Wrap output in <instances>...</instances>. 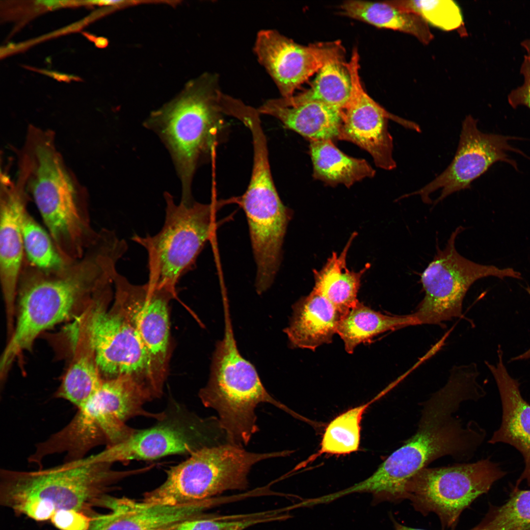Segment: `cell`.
Segmentation results:
<instances>
[{
  "mask_svg": "<svg viewBox=\"0 0 530 530\" xmlns=\"http://www.w3.org/2000/svg\"><path fill=\"white\" fill-rule=\"evenodd\" d=\"M478 375L470 366L456 367L447 383L424 402L416 432L371 475L374 489L385 502L406 500L408 481L433 460L445 455L468 460L474 455L485 431L473 421L463 424L454 414L463 401L485 394L477 381Z\"/></svg>",
  "mask_w": 530,
  "mask_h": 530,
  "instance_id": "6da1fadb",
  "label": "cell"
},
{
  "mask_svg": "<svg viewBox=\"0 0 530 530\" xmlns=\"http://www.w3.org/2000/svg\"><path fill=\"white\" fill-rule=\"evenodd\" d=\"M110 279L107 261L94 249L54 271L37 268L24 259L17 288L16 322L1 357L0 370L8 372L42 332L84 309Z\"/></svg>",
  "mask_w": 530,
  "mask_h": 530,
  "instance_id": "7a4b0ae2",
  "label": "cell"
},
{
  "mask_svg": "<svg viewBox=\"0 0 530 530\" xmlns=\"http://www.w3.org/2000/svg\"><path fill=\"white\" fill-rule=\"evenodd\" d=\"M51 131L30 126L18 179L31 194L56 247L68 263L83 257L99 231L91 223L86 193L76 185Z\"/></svg>",
  "mask_w": 530,
  "mask_h": 530,
  "instance_id": "3957f363",
  "label": "cell"
},
{
  "mask_svg": "<svg viewBox=\"0 0 530 530\" xmlns=\"http://www.w3.org/2000/svg\"><path fill=\"white\" fill-rule=\"evenodd\" d=\"M98 453L34 471H0V504L16 514L36 521L51 519L56 512L75 510L95 518L98 507H106L108 493L122 478L139 469L119 471Z\"/></svg>",
  "mask_w": 530,
  "mask_h": 530,
  "instance_id": "277c9868",
  "label": "cell"
},
{
  "mask_svg": "<svg viewBox=\"0 0 530 530\" xmlns=\"http://www.w3.org/2000/svg\"><path fill=\"white\" fill-rule=\"evenodd\" d=\"M222 93L216 75H203L188 82L178 96L153 112L145 122L169 150L181 181L182 197H192L197 167L212 151L223 126Z\"/></svg>",
  "mask_w": 530,
  "mask_h": 530,
  "instance_id": "5b68a950",
  "label": "cell"
},
{
  "mask_svg": "<svg viewBox=\"0 0 530 530\" xmlns=\"http://www.w3.org/2000/svg\"><path fill=\"white\" fill-rule=\"evenodd\" d=\"M225 330L217 342L207 384L199 396L207 407L218 414V423L230 443L247 445L259 430L255 408L267 402L293 415L294 412L267 392L254 367L240 355L234 339L228 308Z\"/></svg>",
  "mask_w": 530,
  "mask_h": 530,
  "instance_id": "8992f818",
  "label": "cell"
},
{
  "mask_svg": "<svg viewBox=\"0 0 530 530\" xmlns=\"http://www.w3.org/2000/svg\"><path fill=\"white\" fill-rule=\"evenodd\" d=\"M164 222L154 236L134 235L132 239L148 254L151 286L177 295L176 286L183 276L196 266L197 258L214 229L215 211L223 203L202 204L181 198L176 204L165 192Z\"/></svg>",
  "mask_w": 530,
  "mask_h": 530,
  "instance_id": "52a82bcc",
  "label": "cell"
},
{
  "mask_svg": "<svg viewBox=\"0 0 530 530\" xmlns=\"http://www.w3.org/2000/svg\"><path fill=\"white\" fill-rule=\"evenodd\" d=\"M166 471V478L146 492L142 501L170 506L210 500L213 496L247 487L251 467L268 458L285 456L286 451L255 453L231 443L206 446Z\"/></svg>",
  "mask_w": 530,
  "mask_h": 530,
  "instance_id": "ba28073f",
  "label": "cell"
},
{
  "mask_svg": "<svg viewBox=\"0 0 530 530\" xmlns=\"http://www.w3.org/2000/svg\"><path fill=\"white\" fill-rule=\"evenodd\" d=\"M506 474L499 464L488 458L448 467H425L407 482L406 500L424 516L436 514L443 530H454L463 511Z\"/></svg>",
  "mask_w": 530,
  "mask_h": 530,
  "instance_id": "9c48e42d",
  "label": "cell"
},
{
  "mask_svg": "<svg viewBox=\"0 0 530 530\" xmlns=\"http://www.w3.org/2000/svg\"><path fill=\"white\" fill-rule=\"evenodd\" d=\"M464 229L461 226L457 227L444 249L437 246L432 261L421 274L424 296L414 313L419 324H440L460 317L467 292L479 279L489 276L523 279L521 273L513 268L478 264L460 255L455 241Z\"/></svg>",
  "mask_w": 530,
  "mask_h": 530,
  "instance_id": "30bf717a",
  "label": "cell"
},
{
  "mask_svg": "<svg viewBox=\"0 0 530 530\" xmlns=\"http://www.w3.org/2000/svg\"><path fill=\"white\" fill-rule=\"evenodd\" d=\"M112 286L97 290L87 306L89 326L97 365L103 379L132 378L157 398L149 355L138 335L113 308L107 309Z\"/></svg>",
  "mask_w": 530,
  "mask_h": 530,
  "instance_id": "8fae6325",
  "label": "cell"
},
{
  "mask_svg": "<svg viewBox=\"0 0 530 530\" xmlns=\"http://www.w3.org/2000/svg\"><path fill=\"white\" fill-rule=\"evenodd\" d=\"M162 417L153 426L135 429L126 441L106 447L103 459L114 463L150 460L178 454L190 455L210 443V422L202 419L174 400L170 401Z\"/></svg>",
  "mask_w": 530,
  "mask_h": 530,
  "instance_id": "7c38bea8",
  "label": "cell"
},
{
  "mask_svg": "<svg viewBox=\"0 0 530 530\" xmlns=\"http://www.w3.org/2000/svg\"><path fill=\"white\" fill-rule=\"evenodd\" d=\"M113 284L111 307L136 332L149 355L155 383L162 390L170 357L169 304L176 295L148 283L132 284L118 272Z\"/></svg>",
  "mask_w": 530,
  "mask_h": 530,
  "instance_id": "4fadbf2b",
  "label": "cell"
},
{
  "mask_svg": "<svg viewBox=\"0 0 530 530\" xmlns=\"http://www.w3.org/2000/svg\"><path fill=\"white\" fill-rule=\"evenodd\" d=\"M477 124V120L472 115L467 116L462 122L455 156L448 167L422 188L405 194L399 199L419 195L424 203L430 204V195L442 188L440 195L434 201L435 205L454 192L470 188L472 183L497 162L508 163L517 169V163L509 158L507 153L514 152L526 157L509 144V140L518 138L482 132Z\"/></svg>",
  "mask_w": 530,
  "mask_h": 530,
  "instance_id": "5bb4252c",
  "label": "cell"
},
{
  "mask_svg": "<svg viewBox=\"0 0 530 530\" xmlns=\"http://www.w3.org/2000/svg\"><path fill=\"white\" fill-rule=\"evenodd\" d=\"M350 75L351 92L344 110L339 139L351 142L367 151L375 165L384 170L395 169L393 140L388 130V119L406 129L421 132L413 121L394 115L375 102L364 90L359 76V55L357 48L352 51L349 61L344 62Z\"/></svg>",
  "mask_w": 530,
  "mask_h": 530,
  "instance_id": "9a60e30c",
  "label": "cell"
},
{
  "mask_svg": "<svg viewBox=\"0 0 530 530\" xmlns=\"http://www.w3.org/2000/svg\"><path fill=\"white\" fill-rule=\"evenodd\" d=\"M254 51L283 98L293 95L295 90L326 63L344 58V53L338 41L303 46L273 29L258 32Z\"/></svg>",
  "mask_w": 530,
  "mask_h": 530,
  "instance_id": "2e32d148",
  "label": "cell"
},
{
  "mask_svg": "<svg viewBox=\"0 0 530 530\" xmlns=\"http://www.w3.org/2000/svg\"><path fill=\"white\" fill-rule=\"evenodd\" d=\"M27 193L18 181L1 176L0 194V282L6 318L14 319L17 288L25 253L22 218L27 209Z\"/></svg>",
  "mask_w": 530,
  "mask_h": 530,
  "instance_id": "e0dca14e",
  "label": "cell"
},
{
  "mask_svg": "<svg viewBox=\"0 0 530 530\" xmlns=\"http://www.w3.org/2000/svg\"><path fill=\"white\" fill-rule=\"evenodd\" d=\"M498 361L495 366L485 362L492 373L500 395L502 416L501 425L488 443H503L517 449L523 457L525 467L516 482L530 485V404L521 395L520 383L509 374L503 361V352L497 350Z\"/></svg>",
  "mask_w": 530,
  "mask_h": 530,
  "instance_id": "ac0fdd59",
  "label": "cell"
},
{
  "mask_svg": "<svg viewBox=\"0 0 530 530\" xmlns=\"http://www.w3.org/2000/svg\"><path fill=\"white\" fill-rule=\"evenodd\" d=\"M208 506L206 502L170 506L111 496L106 507L110 511L99 513L90 530H171Z\"/></svg>",
  "mask_w": 530,
  "mask_h": 530,
  "instance_id": "d6986e66",
  "label": "cell"
},
{
  "mask_svg": "<svg viewBox=\"0 0 530 530\" xmlns=\"http://www.w3.org/2000/svg\"><path fill=\"white\" fill-rule=\"evenodd\" d=\"M74 322L73 357L55 396L70 401L78 408L95 394L103 378L92 343L87 311H83Z\"/></svg>",
  "mask_w": 530,
  "mask_h": 530,
  "instance_id": "ffe728a7",
  "label": "cell"
},
{
  "mask_svg": "<svg viewBox=\"0 0 530 530\" xmlns=\"http://www.w3.org/2000/svg\"><path fill=\"white\" fill-rule=\"evenodd\" d=\"M292 308L290 324L284 329L291 345L313 350L332 342L344 315L314 290L300 298Z\"/></svg>",
  "mask_w": 530,
  "mask_h": 530,
  "instance_id": "44dd1931",
  "label": "cell"
},
{
  "mask_svg": "<svg viewBox=\"0 0 530 530\" xmlns=\"http://www.w3.org/2000/svg\"><path fill=\"white\" fill-rule=\"evenodd\" d=\"M280 121L287 129L293 131L310 141L339 139L344 110L317 102L291 106L273 103L270 100L258 109Z\"/></svg>",
  "mask_w": 530,
  "mask_h": 530,
  "instance_id": "7402d4cb",
  "label": "cell"
},
{
  "mask_svg": "<svg viewBox=\"0 0 530 530\" xmlns=\"http://www.w3.org/2000/svg\"><path fill=\"white\" fill-rule=\"evenodd\" d=\"M353 234L342 252H333L324 266L314 270L313 290L325 297L344 315L359 302L357 296L363 274L370 267L367 265L359 272L351 271L346 266V257Z\"/></svg>",
  "mask_w": 530,
  "mask_h": 530,
  "instance_id": "603a6c76",
  "label": "cell"
},
{
  "mask_svg": "<svg viewBox=\"0 0 530 530\" xmlns=\"http://www.w3.org/2000/svg\"><path fill=\"white\" fill-rule=\"evenodd\" d=\"M310 154L314 178L331 186L343 184L349 187L375 174L365 159L346 155L331 140L310 141Z\"/></svg>",
  "mask_w": 530,
  "mask_h": 530,
  "instance_id": "cb8c5ba5",
  "label": "cell"
},
{
  "mask_svg": "<svg viewBox=\"0 0 530 530\" xmlns=\"http://www.w3.org/2000/svg\"><path fill=\"white\" fill-rule=\"evenodd\" d=\"M418 324L414 314L384 315L358 302L343 316L337 333L343 340L345 351L351 354L358 345L369 342L379 334Z\"/></svg>",
  "mask_w": 530,
  "mask_h": 530,
  "instance_id": "d4e9b609",
  "label": "cell"
},
{
  "mask_svg": "<svg viewBox=\"0 0 530 530\" xmlns=\"http://www.w3.org/2000/svg\"><path fill=\"white\" fill-rule=\"evenodd\" d=\"M351 86L350 75L343 58H336L321 67L309 89L288 98L270 100L284 106L317 102L344 110L349 100Z\"/></svg>",
  "mask_w": 530,
  "mask_h": 530,
  "instance_id": "484cf974",
  "label": "cell"
},
{
  "mask_svg": "<svg viewBox=\"0 0 530 530\" xmlns=\"http://www.w3.org/2000/svg\"><path fill=\"white\" fill-rule=\"evenodd\" d=\"M376 399L349 408L332 420L323 432L320 447L310 457L314 459L323 454L345 455L358 450L363 416Z\"/></svg>",
  "mask_w": 530,
  "mask_h": 530,
  "instance_id": "4316f807",
  "label": "cell"
},
{
  "mask_svg": "<svg viewBox=\"0 0 530 530\" xmlns=\"http://www.w3.org/2000/svg\"><path fill=\"white\" fill-rule=\"evenodd\" d=\"M364 22L381 28L398 31L414 36L424 44H428L434 36L428 24L419 15L388 2L370 1L363 8Z\"/></svg>",
  "mask_w": 530,
  "mask_h": 530,
  "instance_id": "83f0119b",
  "label": "cell"
},
{
  "mask_svg": "<svg viewBox=\"0 0 530 530\" xmlns=\"http://www.w3.org/2000/svg\"><path fill=\"white\" fill-rule=\"evenodd\" d=\"M22 234L25 260L31 265L45 271H54L69 263L59 252L47 230L27 209L22 218Z\"/></svg>",
  "mask_w": 530,
  "mask_h": 530,
  "instance_id": "f1b7e54d",
  "label": "cell"
},
{
  "mask_svg": "<svg viewBox=\"0 0 530 530\" xmlns=\"http://www.w3.org/2000/svg\"><path fill=\"white\" fill-rule=\"evenodd\" d=\"M469 530H530V490L514 487L505 503L490 506L482 520Z\"/></svg>",
  "mask_w": 530,
  "mask_h": 530,
  "instance_id": "f546056e",
  "label": "cell"
},
{
  "mask_svg": "<svg viewBox=\"0 0 530 530\" xmlns=\"http://www.w3.org/2000/svg\"><path fill=\"white\" fill-rule=\"evenodd\" d=\"M392 5L421 16L428 25L445 31L459 28L463 24L461 10L451 0H387Z\"/></svg>",
  "mask_w": 530,
  "mask_h": 530,
  "instance_id": "4dcf8cb0",
  "label": "cell"
},
{
  "mask_svg": "<svg viewBox=\"0 0 530 530\" xmlns=\"http://www.w3.org/2000/svg\"><path fill=\"white\" fill-rule=\"evenodd\" d=\"M276 520L279 518L274 514L230 519L205 518L200 515L178 523L171 530H244L258 523Z\"/></svg>",
  "mask_w": 530,
  "mask_h": 530,
  "instance_id": "1f68e13d",
  "label": "cell"
},
{
  "mask_svg": "<svg viewBox=\"0 0 530 530\" xmlns=\"http://www.w3.org/2000/svg\"><path fill=\"white\" fill-rule=\"evenodd\" d=\"M95 518L75 510H62L51 518L52 524L60 530H90Z\"/></svg>",
  "mask_w": 530,
  "mask_h": 530,
  "instance_id": "d6a6232c",
  "label": "cell"
},
{
  "mask_svg": "<svg viewBox=\"0 0 530 530\" xmlns=\"http://www.w3.org/2000/svg\"><path fill=\"white\" fill-rule=\"evenodd\" d=\"M520 73L523 77V83L511 91L508 95V102L514 108L523 106L530 109V54L524 56Z\"/></svg>",
  "mask_w": 530,
  "mask_h": 530,
  "instance_id": "836d02e7",
  "label": "cell"
},
{
  "mask_svg": "<svg viewBox=\"0 0 530 530\" xmlns=\"http://www.w3.org/2000/svg\"><path fill=\"white\" fill-rule=\"evenodd\" d=\"M525 290H526V292H528V293L529 294V295L530 296V286H527L525 288ZM530 359V348H529L525 352H523V353L520 354V355H519L518 356H515L514 357H512L510 359V361H516L527 360V359Z\"/></svg>",
  "mask_w": 530,
  "mask_h": 530,
  "instance_id": "e575fe53",
  "label": "cell"
},
{
  "mask_svg": "<svg viewBox=\"0 0 530 530\" xmlns=\"http://www.w3.org/2000/svg\"><path fill=\"white\" fill-rule=\"evenodd\" d=\"M395 530H426L422 529L414 528L403 525L395 520L393 521Z\"/></svg>",
  "mask_w": 530,
  "mask_h": 530,
  "instance_id": "d590c367",
  "label": "cell"
},
{
  "mask_svg": "<svg viewBox=\"0 0 530 530\" xmlns=\"http://www.w3.org/2000/svg\"><path fill=\"white\" fill-rule=\"evenodd\" d=\"M521 45L527 52V54H530V38L522 41Z\"/></svg>",
  "mask_w": 530,
  "mask_h": 530,
  "instance_id": "8d00e7d4",
  "label": "cell"
}]
</instances>
